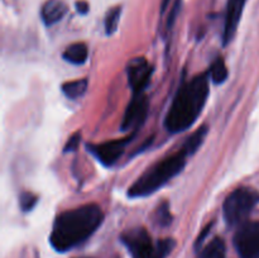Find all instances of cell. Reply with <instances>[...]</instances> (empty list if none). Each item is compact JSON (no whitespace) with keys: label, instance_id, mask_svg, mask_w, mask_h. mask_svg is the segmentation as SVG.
<instances>
[{"label":"cell","instance_id":"18","mask_svg":"<svg viewBox=\"0 0 259 258\" xmlns=\"http://www.w3.org/2000/svg\"><path fill=\"white\" fill-rule=\"evenodd\" d=\"M37 201L38 197L33 192L24 191L19 196V206L23 211H29V210H32L35 206V204H37Z\"/></svg>","mask_w":259,"mask_h":258},{"label":"cell","instance_id":"14","mask_svg":"<svg viewBox=\"0 0 259 258\" xmlns=\"http://www.w3.org/2000/svg\"><path fill=\"white\" fill-rule=\"evenodd\" d=\"M225 243L222 238L217 237L201 250L197 258H225Z\"/></svg>","mask_w":259,"mask_h":258},{"label":"cell","instance_id":"13","mask_svg":"<svg viewBox=\"0 0 259 258\" xmlns=\"http://www.w3.org/2000/svg\"><path fill=\"white\" fill-rule=\"evenodd\" d=\"M88 83L89 82L86 78H78V80L67 81V82L61 86V89H62V93L68 99H77L86 93Z\"/></svg>","mask_w":259,"mask_h":258},{"label":"cell","instance_id":"1","mask_svg":"<svg viewBox=\"0 0 259 258\" xmlns=\"http://www.w3.org/2000/svg\"><path fill=\"white\" fill-rule=\"evenodd\" d=\"M103 220V210L96 204L66 210L53 223L51 245L57 252H67L88 240L98 230Z\"/></svg>","mask_w":259,"mask_h":258},{"label":"cell","instance_id":"3","mask_svg":"<svg viewBox=\"0 0 259 258\" xmlns=\"http://www.w3.org/2000/svg\"><path fill=\"white\" fill-rule=\"evenodd\" d=\"M187 157L189 154L181 148L176 153L154 163L129 187L128 195L131 197H144L158 191L184 169Z\"/></svg>","mask_w":259,"mask_h":258},{"label":"cell","instance_id":"12","mask_svg":"<svg viewBox=\"0 0 259 258\" xmlns=\"http://www.w3.org/2000/svg\"><path fill=\"white\" fill-rule=\"evenodd\" d=\"M63 58H65L67 62L73 63V65H82L86 62L89 56V50L88 46L85 43H73V45L68 46L65 50V52L62 53Z\"/></svg>","mask_w":259,"mask_h":258},{"label":"cell","instance_id":"4","mask_svg":"<svg viewBox=\"0 0 259 258\" xmlns=\"http://www.w3.org/2000/svg\"><path fill=\"white\" fill-rule=\"evenodd\" d=\"M259 204V192L249 187H239L227 197L223 206L224 218L228 224L242 223Z\"/></svg>","mask_w":259,"mask_h":258},{"label":"cell","instance_id":"10","mask_svg":"<svg viewBox=\"0 0 259 258\" xmlns=\"http://www.w3.org/2000/svg\"><path fill=\"white\" fill-rule=\"evenodd\" d=\"M245 2L247 0H229V3H228L224 30H223V42H224V45H228L233 39L235 32H237Z\"/></svg>","mask_w":259,"mask_h":258},{"label":"cell","instance_id":"2","mask_svg":"<svg viewBox=\"0 0 259 258\" xmlns=\"http://www.w3.org/2000/svg\"><path fill=\"white\" fill-rule=\"evenodd\" d=\"M209 78L206 73L195 76L179 89L164 119L167 131L180 133L196 121L209 96Z\"/></svg>","mask_w":259,"mask_h":258},{"label":"cell","instance_id":"6","mask_svg":"<svg viewBox=\"0 0 259 258\" xmlns=\"http://www.w3.org/2000/svg\"><path fill=\"white\" fill-rule=\"evenodd\" d=\"M121 242L128 248L132 258L156 257V244L144 228H134L125 232L121 235Z\"/></svg>","mask_w":259,"mask_h":258},{"label":"cell","instance_id":"19","mask_svg":"<svg viewBox=\"0 0 259 258\" xmlns=\"http://www.w3.org/2000/svg\"><path fill=\"white\" fill-rule=\"evenodd\" d=\"M175 242L172 239L159 240L156 244V257L154 258H166L174 249Z\"/></svg>","mask_w":259,"mask_h":258},{"label":"cell","instance_id":"16","mask_svg":"<svg viewBox=\"0 0 259 258\" xmlns=\"http://www.w3.org/2000/svg\"><path fill=\"white\" fill-rule=\"evenodd\" d=\"M210 80L214 83H223L228 77V67L225 65V61L223 58H218L212 62L209 71Z\"/></svg>","mask_w":259,"mask_h":258},{"label":"cell","instance_id":"7","mask_svg":"<svg viewBox=\"0 0 259 258\" xmlns=\"http://www.w3.org/2000/svg\"><path fill=\"white\" fill-rule=\"evenodd\" d=\"M149 103L148 99L143 94H134L133 99L129 105L126 106L121 120V129L123 131H134L146 120L148 113Z\"/></svg>","mask_w":259,"mask_h":258},{"label":"cell","instance_id":"15","mask_svg":"<svg viewBox=\"0 0 259 258\" xmlns=\"http://www.w3.org/2000/svg\"><path fill=\"white\" fill-rule=\"evenodd\" d=\"M206 134H207V126L206 125L199 128L196 132H195V133H192L191 136L187 138V141L185 142L182 149H184V151L186 152L189 156L190 154H194L195 152L197 151V148L201 146V143L204 142Z\"/></svg>","mask_w":259,"mask_h":258},{"label":"cell","instance_id":"11","mask_svg":"<svg viewBox=\"0 0 259 258\" xmlns=\"http://www.w3.org/2000/svg\"><path fill=\"white\" fill-rule=\"evenodd\" d=\"M67 13V5L61 0H47L43 4L40 15L45 24L52 25L60 22Z\"/></svg>","mask_w":259,"mask_h":258},{"label":"cell","instance_id":"8","mask_svg":"<svg viewBox=\"0 0 259 258\" xmlns=\"http://www.w3.org/2000/svg\"><path fill=\"white\" fill-rule=\"evenodd\" d=\"M129 85L134 94H143L144 89L148 86L152 76V66L143 57L133 58L126 67Z\"/></svg>","mask_w":259,"mask_h":258},{"label":"cell","instance_id":"21","mask_svg":"<svg viewBox=\"0 0 259 258\" xmlns=\"http://www.w3.org/2000/svg\"><path fill=\"white\" fill-rule=\"evenodd\" d=\"M80 139H81L80 133H76V134H73L72 137H70V139H68V142L66 143V146H65V152L75 151V149L78 147Z\"/></svg>","mask_w":259,"mask_h":258},{"label":"cell","instance_id":"22","mask_svg":"<svg viewBox=\"0 0 259 258\" xmlns=\"http://www.w3.org/2000/svg\"><path fill=\"white\" fill-rule=\"evenodd\" d=\"M76 7H77L78 13H82V14H85V13L89 10V5L86 4L85 2H78L77 4H76Z\"/></svg>","mask_w":259,"mask_h":258},{"label":"cell","instance_id":"5","mask_svg":"<svg viewBox=\"0 0 259 258\" xmlns=\"http://www.w3.org/2000/svg\"><path fill=\"white\" fill-rule=\"evenodd\" d=\"M234 245L242 258H259V220L244 223L238 229Z\"/></svg>","mask_w":259,"mask_h":258},{"label":"cell","instance_id":"9","mask_svg":"<svg viewBox=\"0 0 259 258\" xmlns=\"http://www.w3.org/2000/svg\"><path fill=\"white\" fill-rule=\"evenodd\" d=\"M128 142V138H121L99 144H89L88 148L90 153H93L104 166H113L123 154Z\"/></svg>","mask_w":259,"mask_h":258},{"label":"cell","instance_id":"17","mask_svg":"<svg viewBox=\"0 0 259 258\" xmlns=\"http://www.w3.org/2000/svg\"><path fill=\"white\" fill-rule=\"evenodd\" d=\"M120 7H115L108 12L105 17V30L106 34H113L116 30L119 24V19H120Z\"/></svg>","mask_w":259,"mask_h":258},{"label":"cell","instance_id":"20","mask_svg":"<svg viewBox=\"0 0 259 258\" xmlns=\"http://www.w3.org/2000/svg\"><path fill=\"white\" fill-rule=\"evenodd\" d=\"M156 219H157V222H158V224L162 225V227H164V225H168L169 223H171L172 217H171V214H169L168 205L162 204L161 206L157 209Z\"/></svg>","mask_w":259,"mask_h":258},{"label":"cell","instance_id":"23","mask_svg":"<svg viewBox=\"0 0 259 258\" xmlns=\"http://www.w3.org/2000/svg\"><path fill=\"white\" fill-rule=\"evenodd\" d=\"M169 2H171V0H162V4H161V12L162 13H163L164 10L167 9V7H168Z\"/></svg>","mask_w":259,"mask_h":258}]
</instances>
